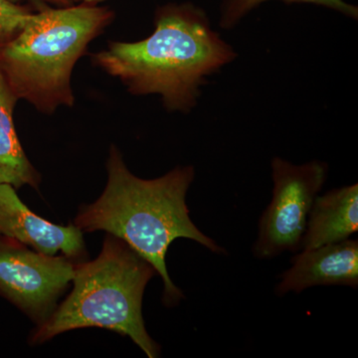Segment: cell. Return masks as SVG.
<instances>
[{
    "label": "cell",
    "instance_id": "9",
    "mask_svg": "<svg viewBox=\"0 0 358 358\" xmlns=\"http://www.w3.org/2000/svg\"><path fill=\"white\" fill-rule=\"evenodd\" d=\"M357 230V183L334 188L317 195L313 202L301 251L345 241Z\"/></svg>",
    "mask_w": 358,
    "mask_h": 358
},
{
    "label": "cell",
    "instance_id": "2",
    "mask_svg": "<svg viewBox=\"0 0 358 358\" xmlns=\"http://www.w3.org/2000/svg\"><path fill=\"white\" fill-rule=\"evenodd\" d=\"M155 26L141 41L110 42L94 55V63L134 95L157 94L167 110L189 112L205 77L236 54L211 29L204 11L192 3L160 7Z\"/></svg>",
    "mask_w": 358,
    "mask_h": 358
},
{
    "label": "cell",
    "instance_id": "11",
    "mask_svg": "<svg viewBox=\"0 0 358 358\" xmlns=\"http://www.w3.org/2000/svg\"><path fill=\"white\" fill-rule=\"evenodd\" d=\"M270 0H222L221 2V27L229 29L255 7ZM287 3H312L327 7L357 20V6L348 3L345 0H281Z\"/></svg>",
    "mask_w": 358,
    "mask_h": 358
},
{
    "label": "cell",
    "instance_id": "1",
    "mask_svg": "<svg viewBox=\"0 0 358 358\" xmlns=\"http://www.w3.org/2000/svg\"><path fill=\"white\" fill-rule=\"evenodd\" d=\"M108 182L96 201L84 205L74 225L86 232L106 231L126 242L157 271L164 282L162 303L176 307L185 298L167 272L166 253L178 238L192 240L212 253L227 251L192 222L186 195L193 166L176 167L164 176L143 179L129 171L120 150H110Z\"/></svg>",
    "mask_w": 358,
    "mask_h": 358
},
{
    "label": "cell",
    "instance_id": "13",
    "mask_svg": "<svg viewBox=\"0 0 358 358\" xmlns=\"http://www.w3.org/2000/svg\"><path fill=\"white\" fill-rule=\"evenodd\" d=\"M13 2H20L22 0H11ZM31 1L44 2V3L53 4L58 7H65L73 6L75 3V0H31Z\"/></svg>",
    "mask_w": 358,
    "mask_h": 358
},
{
    "label": "cell",
    "instance_id": "8",
    "mask_svg": "<svg viewBox=\"0 0 358 358\" xmlns=\"http://www.w3.org/2000/svg\"><path fill=\"white\" fill-rule=\"evenodd\" d=\"M291 267L279 275L277 296L301 294L319 286L358 287V240L346 239L317 248L301 250Z\"/></svg>",
    "mask_w": 358,
    "mask_h": 358
},
{
    "label": "cell",
    "instance_id": "12",
    "mask_svg": "<svg viewBox=\"0 0 358 358\" xmlns=\"http://www.w3.org/2000/svg\"><path fill=\"white\" fill-rule=\"evenodd\" d=\"M32 11L11 0H0V50L3 49L27 24Z\"/></svg>",
    "mask_w": 358,
    "mask_h": 358
},
{
    "label": "cell",
    "instance_id": "5",
    "mask_svg": "<svg viewBox=\"0 0 358 358\" xmlns=\"http://www.w3.org/2000/svg\"><path fill=\"white\" fill-rule=\"evenodd\" d=\"M329 166L313 160L296 166L281 157L272 160V199L258 224L252 253L259 260H271L287 252L298 253L308 213L326 183Z\"/></svg>",
    "mask_w": 358,
    "mask_h": 358
},
{
    "label": "cell",
    "instance_id": "14",
    "mask_svg": "<svg viewBox=\"0 0 358 358\" xmlns=\"http://www.w3.org/2000/svg\"><path fill=\"white\" fill-rule=\"evenodd\" d=\"M106 0H75V3H87V4H100Z\"/></svg>",
    "mask_w": 358,
    "mask_h": 358
},
{
    "label": "cell",
    "instance_id": "6",
    "mask_svg": "<svg viewBox=\"0 0 358 358\" xmlns=\"http://www.w3.org/2000/svg\"><path fill=\"white\" fill-rule=\"evenodd\" d=\"M76 264L64 255H46L0 236V294L39 326L57 308Z\"/></svg>",
    "mask_w": 358,
    "mask_h": 358
},
{
    "label": "cell",
    "instance_id": "7",
    "mask_svg": "<svg viewBox=\"0 0 358 358\" xmlns=\"http://www.w3.org/2000/svg\"><path fill=\"white\" fill-rule=\"evenodd\" d=\"M0 236L13 238L46 255L62 253L75 263L84 262L87 256L83 231L39 217L7 183L0 185Z\"/></svg>",
    "mask_w": 358,
    "mask_h": 358
},
{
    "label": "cell",
    "instance_id": "4",
    "mask_svg": "<svg viewBox=\"0 0 358 358\" xmlns=\"http://www.w3.org/2000/svg\"><path fill=\"white\" fill-rule=\"evenodd\" d=\"M155 274L126 242L108 234L98 258L75 265L73 291L39 324L32 343H43L74 329L102 327L129 336L148 358L159 357L160 346L148 334L141 312L145 287Z\"/></svg>",
    "mask_w": 358,
    "mask_h": 358
},
{
    "label": "cell",
    "instance_id": "10",
    "mask_svg": "<svg viewBox=\"0 0 358 358\" xmlns=\"http://www.w3.org/2000/svg\"><path fill=\"white\" fill-rule=\"evenodd\" d=\"M17 101L0 71V185L7 183L15 189L29 185L37 189L41 176L28 159L14 127Z\"/></svg>",
    "mask_w": 358,
    "mask_h": 358
},
{
    "label": "cell",
    "instance_id": "3",
    "mask_svg": "<svg viewBox=\"0 0 358 358\" xmlns=\"http://www.w3.org/2000/svg\"><path fill=\"white\" fill-rule=\"evenodd\" d=\"M114 16L109 7L87 3L32 13L22 31L0 50V71L18 100L46 115L72 107L75 65Z\"/></svg>",
    "mask_w": 358,
    "mask_h": 358
}]
</instances>
